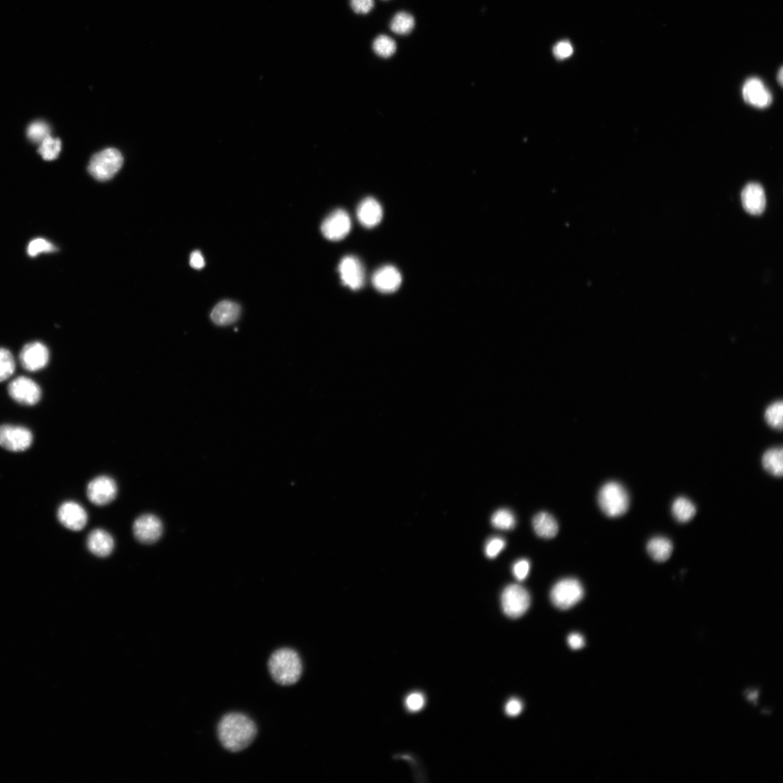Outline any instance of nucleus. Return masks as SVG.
Returning a JSON list of instances; mask_svg holds the SVG:
<instances>
[{
	"instance_id": "29",
	"label": "nucleus",
	"mask_w": 783,
	"mask_h": 783,
	"mask_svg": "<svg viewBox=\"0 0 783 783\" xmlns=\"http://www.w3.org/2000/svg\"><path fill=\"white\" fill-rule=\"evenodd\" d=\"M51 130L48 124L42 121H36L30 124L27 129V136L33 144H41L48 137L51 136Z\"/></svg>"
},
{
	"instance_id": "27",
	"label": "nucleus",
	"mask_w": 783,
	"mask_h": 783,
	"mask_svg": "<svg viewBox=\"0 0 783 783\" xmlns=\"http://www.w3.org/2000/svg\"><path fill=\"white\" fill-rule=\"evenodd\" d=\"M372 47L378 56L388 59L395 54L397 45L395 40L388 36L380 35L373 40Z\"/></svg>"
},
{
	"instance_id": "23",
	"label": "nucleus",
	"mask_w": 783,
	"mask_h": 783,
	"mask_svg": "<svg viewBox=\"0 0 783 783\" xmlns=\"http://www.w3.org/2000/svg\"><path fill=\"white\" fill-rule=\"evenodd\" d=\"M672 512L676 520L686 523L695 517L697 508L688 498L680 497L673 502Z\"/></svg>"
},
{
	"instance_id": "35",
	"label": "nucleus",
	"mask_w": 783,
	"mask_h": 783,
	"mask_svg": "<svg viewBox=\"0 0 783 783\" xmlns=\"http://www.w3.org/2000/svg\"><path fill=\"white\" fill-rule=\"evenodd\" d=\"M350 3L357 14H367L375 7V0H350Z\"/></svg>"
},
{
	"instance_id": "3",
	"label": "nucleus",
	"mask_w": 783,
	"mask_h": 783,
	"mask_svg": "<svg viewBox=\"0 0 783 783\" xmlns=\"http://www.w3.org/2000/svg\"><path fill=\"white\" fill-rule=\"evenodd\" d=\"M598 504L603 512L610 518L624 515L630 506L629 495L618 483L605 484L599 491Z\"/></svg>"
},
{
	"instance_id": "37",
	"label": "nucleus",
	"mask_w": 783,
	"mask_h": 783,
	"mask_svg": "<svg viewBox=\"0 0 783 783\" xmlns=\"http://www.w3.org/2000/svg\"><path fill=\"white\" fill-rule=\"evenodd\" d=\"M529 562L527 560H520L515 563L513 567V573L518 580H524L529 571Z\"/></svg>"
},
{
	"instance_id": "20",
	"label": "nucleus",
	"mask_w": 783,
	"mask_h": 783,
	"mask_svg": "<svg viewBox=\"0 0 783 783\" xmlns=\"http://www.w3.org/2000/svg\"><path fill=\"white\" fill-rule=\"evenodd\" d=\"M240 313V307L236 302L224 300L212 309L210 317L216 325L226 326L237 322Z\"/></svg>"
},
{
	"instance_id": "43",
	"label": "nucleus",
	"mask_w": 783,
	"mask_h": 783,
	"mask_svg": "<svg viewBox=\"0 0 783 783\" xmlns=\"http://www.w3.org/2000/svg\"><path fill=\"white\" fill-rule=\"evenodd\" d=\"M385 1H386V0H385Z\"/></svg>"
},
{
	"instance_id": "26",
	"label": "nucleus",
	"mask_w": 783,
	"mask_h": 783,
	"mask_svg": "<svg viewBox=\"0 0 783 783\" xmlns=\"http://www.w3.org/2000/svg\"><path fill=\"white\" fill-rule=\"evenodd\" d=\"M61 148V139L49 136L40 145L38 153L45 161L51 162L59 157Z\"/></svg>"
},
{
	"instance_id": "14",
	"label": "nucleus",
	"mask_w": 783,
	"mask_h": 783,
	"mask_svg": "<svg viewBox=\"0 0 783 783\" xmlns=\"http://www.w3.org/2000/svg\"><path fill=\"white\" fill-rule=\"evenodd\" d=\"M58 517L60 522L65 527L73 531L83 529L88 521L86 510L80 504L74 502L63 504L59 509Z\"/></svg>"
},
{
	"instance_id": "42",
	"label": "nucleus",
	"mask_w": 783,
	"mask_h": 783,
	"mask_svg": "<svg viewBox=\"0 0 783 783\" xmlns=\"http://www.w3.org/2000/svg\"><path fill=\"white\" fill-rule=\"evenodd\" d=\"M778 76H779V82L782 84V69H780Z\"/></svg>"
},
{
	"instance_id": "7",
	"label": "nucleus",
	"mask_w": 783,
	"mask_h": 783,
	"mask_svg": "<svg viewBox=\"0 0 783 783\" xmlns=\"http://www.w3.org/2000/svg\"><path fill=\"white\" fill-rule=\"evenodd\" d=\"M33 442L31 432L24 426H0V447L11 452H22L29 449Z\"/></svg>"
},
{
	"instance_id": "6",
	"label": "nucleus",
	"mask_w": 783,
	"mask_h": 783,
	"mask_svg": "<svg viewBox=\"0 0 783 783\" xmlns=\"http://www.w3.org/2000/svg\"><path fill=\"white\" fill-rule=\"evenodd\" d=\"M530 596L523 587L511 584L502 595V606L504 614L511 619L522 617L530 606Z\"/></svg>"
},
{
	"instance_id": "39",
	"label": "nucleus",
	"mask_w": 783,
	"mask_h": 783,
	"mask_svg": "<svg viewBox=\"0 0 783 783\" xmlns=\"http://www.w3.org/2000/svg\"><path fill=\"white\" fill-rule=\"evenodd\" d=\"M568 644L572 649L580 650L584 646V639L581 635L573 633L568 636Z\"/></svg>"
},
{
	"instance_id": "2",
	"label": "nucleus",
	"mask_w": 783,
	"mask_h": 783,
	"mask_svg": "<svg viewBox=\"0 0 783 783\" xmlns=\"http://www.w3.org/2000/svg\"><path fill=\"white\" fill-rule=\"evenodd\" d=\"M268 668L273 681L281 686L295 685L304 669L300 655L290 648L276 650L270 658Z\"/></svg>"
},
{
	"instance_id": "28",
	"label": "nucleus",
	"mask_w": 783,
	"mask_h": 783,
	"mask_svg": "<svg viewBox=\"0 0 783 783\" xmlns=\"http://www.w3.org/2000/svg\"><path fill=\"white\" fill-rule=\"evenodd\" d=\"M15 371V362L12 352L6 348H0V382L11 378Z\"/></svg>"
},
{
	"instance_id": "22",
	"label": "nucleus",
	"mask_w": 783,
	"mask_h": 783,
	"mask_svg": "<svg viewBox=\"0 0 783 783\" xmlns=\"http://www.w3.org/2000/svg\"><path fill=\"white\" fill-rule=\"evenodd\" d=\"M647 551L654 561L662 563L672 556L673 545L667 538L656 537L649 541Z\"/></svg>"
},
{
	"instance_id": "34",
	"label": "nucleus",
	"mask_w": 783,
	"mask_h": 783,
	"mask_svg": "<svg viewBox=\"0 0 783 783\" xmlns=\"http://www.w3.org/2000/svg\"><path fill=\"white\" fill-rule=\"evenodd\" d=\"M505 541L499 538L490 540L486 546V555L488 558H495L505 548Z\"/></svg>"
},
{
	"instance_id": "18",
	"label": "nucleus",
	"mask_w": 783,
	"mask_h": 783,
	"mask_svg": "<svg viewBox=\"0 0 783 783\" xmlns=\"http://www.w3.org/2000/svg\"><path fill=\"white\" fill-rule=\"evenodd\" d=\"M114 545V540L111 534L102 529L93 530L87 538V548L97 557H109Z\"/></svg>"
},
{
	"instance_id": "8",
	"label": "nucleus",
	"mask_w": 783,
	"mask_h": 783,
	"mask_svg": "<svg viewBox=\"0 0 783 783\" xmlns=\"http://www.w3.org/2000/svg\"><path fill=\"white\" fill-rule=\"evenodd\" d=\"M8 391L15 401L24 405H34L40 402L42 397L39 385L24 376L14 379L9 384Z\"/></svg>"
},
{
	"instance_id": "33",
	"label": "nucleus",
	"mask_w": 783,
	"mask_h": 783,
	"mask_svg": "<svg viewBox=\"0 0 783 783\" xmlns=\"http://www.w3.org/2000/svg\"><path fill=\"white\" fill-rule=\"evenodd\" d=\"M424 705L425 699L420 692L411 693L405 699V706L411 713H417L424 708Z\"/></svg>"
},
{
	"instance_id": "24",
	"label": "nucleus",
	"mask_w": 783,
	"mask_h": 783,
	"mask_svg": "<svg viewBox=\"0 0 783 783\" xmlns=\"http://www.w3.org/2000/svg\"><path fill=\"white\" fill-rule=\"evenodd\" d=\"M762 465L771 474L781 476L783 472L782 449L775 448L765 453L762 458Z\"/></svg>"
},
{
	"instance_id": "32",
	"label": "nucleus",
	"mask_w": 783,
	"mask_h": 783,
	"mask_svg": "<svg viewBox=\"0 0 783 783\" xmlns=\"http://www.w3.org/2000/svg\"><path fill=\"white\" fill-rule=\"evenodd\" d=\"M57 251L58 248L54 245L43 238L32 240L27 248V253L31 257L38 256L42 253H53Z\"/></svg>"
},
{
	"instance_id": "36",
	"label": "nucleus",
	"mask_w": 783,
	"mask_h": 783,
	"mask_svg": "<svg viewBox=\"0 0 783 783\" xmlns=\"http://www.w3.org/2000/svg\"><path fill=\"white\" fill-rule=\"evenodd\" d=\"M573 47L568 41H561L557 44L554 48V54L558 59H566L573 54Z\"/></svg>"
},
{
	"instance_id": "4",
	"label": "nucleus",
	"mask_w": 783,
	"mask_h": 783,
	"mask_svg": "<svg viewBox=\"0 0 783 783\" xmlns=\"http://www.w3.org/2000/svg\"><path fill=\"white\" fill-rule=\"evenodd\" d=\"M123 163V157L120 151L114 148L104 149L92 157L88 171L95 180L108 181L119 171Z\"/></svg>"
},
{
	"instance_id": "31",
	"label": "nucleus",
	"mask_w": 783,
	"mask_h": 783,
	"mask_svg": "<svg viewBox=\"0 0 783 783\" xmlns=\"http://www.w3.org/2000/svg\"><path fill=\"white\" fill-rule=\"evenodd\" d=\"M783 405L782 401H777L771 404L765 412V419L774 428H782Z\"/></svg>"
},
{
	"instance_id": "21",
	"label": "nucleus",
	"mask_w": 783,
	"mask_h": 783,
	"mask_svg": "<svg viewBox=\"0 0 783 783\" xmlns=\"http://www.w3.org/2000/svg\"><path fill=\"white\" fill-rule=\"evenodd\" d=\"M533 527L537 535L543 538H555L558 533L559 526L556 520L545 512L539 513L533 519Z\"/></svg>"
},
{
	"instance_id": "41",
	"label": "nucleus",
	"mask_w": 783,
	"mask_h": 783,
	"mask_svg": "<svg viewBox=\"0 0 783 783\" xmlns=\"http://www.w3.org/2000/svg\"><path fill=\"white\" fill-rule=\"evenodd\" d=\"M759 696V690L748 691L746 694V697L752 703H756Z\"/></svg>"
},
{
	"instance_id": "38",
	"label": "nucleus",
	"mask_w": 783,
	"mask_h": 783,
	"mask_svg": "<svg viewBox=\"0 0 783 783\" xmlns=\"http://www.w3.org/2000/svg\"><path fill=\"white\" fill-rule=\"evenodd\" d=\"M522 708L523 706L521 701L518 699H513L506 705V713L509 717H517L522 713Z\"/></svg>"
},
{
	"instance_id": "17",
	"label": "nucleus",
	"mask_w": 783,
	"mask_h": 783,
	"mask_svg": "<svg viewBox=\"0 0 783 783\" xmlns=\"http://www.w3.org/2000/svg\"><path fill=\"white\" fill-rule=\"evenodd\" d=\"M741 200L744 209L752 215H760L766 207V196L762 187L757 183L747 185L742 191Z\"/></svg>"
},
{
	"instance_id": "12",
	"label": "nucleus",
	"mask_w": 783,
	"mask_h": 783,
	"mask_svg": "<svg viewBox=\"0 0 783 783\" xmlns=\"http://www.w3.org/2000/svg\"><path fill=\"white\" fill-rule=\"evenodd\" d=\"M20 359L25 370L31 372L38 371L47 366L49 359V352L42 343L33 342L23 348Z\"/></svg>"
},
{
	"instance_id": "1",
	"label": "nucleus",
	"mask_w": 783,
	"mask_h": 783,
	"mask_svg": "<svg viewBox=\"0 0 783 783\" xmlns=\"http://www.w3.org/2000/svg\"><path fill=\"white\" fill-rule=\"evenodd\" d=\"M219 740L224 748L231 753L240 752L250 746L258 734L255 722L238 713L225 715L217 727Z\"/></svg>"
},
{
	"instance_id": "19",
	"label": "nucleus",
	"mask_w": 783,
	"mask_h": 783,
	"mask_svg": "<svg viewBox=\"0 0 783 783\" xmlns=\"http://www.w3.org/2000/svg\"><path fill=\"white\" fill-rule=\"evenodd\" d=\"M357 217L364 227H375L383 218L382 207L376 199L367 198L359 204L357 208Z\"/></svg>"
},
{
	"instance_id": "10",
	"label": "nucleus",
	"mask_w": 783,
	"mask_h": 783,
	"mask_svg": "<svg viewBox=\"0 0 783 783\" xmlns=\"http://www.w3.org/2000/svg\"><path fill=\"white\" fill-rule=\"evenodd\" d=\"M118 493L115 480L108 476H100L88 484L86 495L88 500L96 506H102L115 500Z\"/></svg>"
},
{
	"instance_id": "13",
	"label": "nucleus",
	"mask_w": 783,
	"mask_h": 783,
	"mask_svg": "<svg viewBox=\"0 0 783 783\" xmlns=\"http://www.w3.org/2000/svg\"><path fill=\"white\" fill-rule=\"evenodd\" d=\"M339 272L344 286L358 290L364 286L365 271L361 261L354 256L343 258L339 265Z\"/></svg>"
},
{
	"instance_id": "5",
	"label": "nucleus",
	"mask_w": 783,
	"mask_h": 783,
	"mask_svg": "<svg viewBox=\"0 0 783 783\" xmlns=\"http://www.w3.org/2000/svg\"><path fill=\"white\" fill-rule=\"evenodd\" d=\"M584 596L581 583L575 579H565L557 582L550 593V599L555 606L566 610L575 606Z\"/></svg>"
},
{
	"instance_id": "15",
	"label": "nucleus",
	"mask_w": 783,
	"mask_h": 783,
	"mask_svg": "<svg viewBox=\"0 0 783 783\" xmlns=\"http://www.w3.org/2000/svg\"><path fill=\"white\" fill-rule=\"evenodd\" d=\"M744 100L757 108L765 109L773 101V97L763 82L757 78L747 80L743 87Z\"/></svg>"
},
{
	"instance_id": "40",
	"label": "nucleus",
	"mask_w": 783,
	"mask_h": 783,
	"mask_svg": "<svg viewBox=\"0 0 783 783\" xmlns=\"http://www.w3.org/2000/svg\"><path fill=\"white\" fill-rule=\"evenodd\" d=\"M190 265L195 270H201L205 266V260L199 251H194L190 256Z\"/></svg>"
},
{
	"instance_id": "30",
	"label": "nucleus",
	"mask_w": 783,
	"mask_h": 783,
	"mask_svg": "<svg viewBox=\"0 0 783 783\" xmlns=\"http://www.w3.org/2000/svg\"><path fill=\"white\" fill-rule=\"evenodd\" d=\"M491 522L495 528L504 530L512 529L515 525L514 515L507 509H500L494 513Z\"/></svg>"
},
{
	"instance_id": "16",
	"label": "nucleus",
	"mask_w": 783,
	"mask_h": 783,
	"mask_svg": "<svg viewBox=\"0 0 783 783\" xmlns=\"http://www.w3.org/2000/svg\"><path fill=\"white\" fill-rule=\"evenodd\" d=\"M401 274L393 265L382 267L372 277L373 287L382 293H392L397 291L401 287Z\"/></svg>"
},
{
	"instance_id": "25",
	"label": "nucleus",
	"mask_w": 783,
	"mask_h": 783,
	"mask_svg": "<svg viewBox=\"0 0 783 783\" xmlns=\"http://www.w3.org/2000/svg\"><path fill=\"white\" fill-rule=\"evenodd\" d=\"M415 26L414 16L407 12L398 13L390 23V29L398 35L410 33Z\"/></svg>"
},
{
	"instance_id": "9",
	"label": "nucleus",
	"mask_w": 783,
	"mask_h": 783,
	"mask_svg": "<svg viewBox=\"0 0 783 783\" xmlns=\"http://www.w3.org/2000/svg\"><path fill=\"white\" fill-rule=\"evenodd\" d=\"M133 532L135 538L141 543L152 545L162 538L164 525L157 515L146 513L140 515L134 522Z\"/></svg>"
},
{
	"instance_id": "11",
	"label": "nucleus",
	"mask_w": 783,
	"mask_h": 783,
	"mask_svg": "<svg viewBox=\"0 0 783 783\" xmlns=\"http://www.w3.org/2000/svg\"><path fill=\"white\" fill-rule=\"evenodd\" d=\"M322 233L331 241H340L348 236L351 229V219L348 213L338 209L331 213L322 224Z\"/></svg>"
}]
</instances>
